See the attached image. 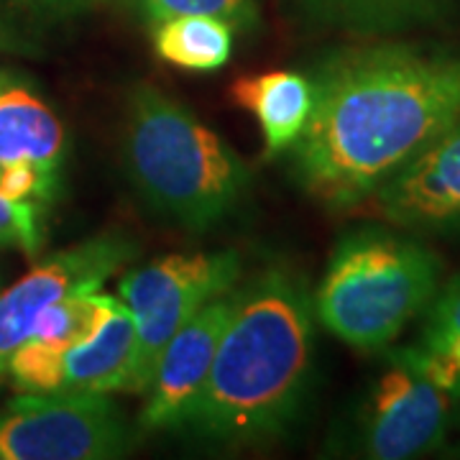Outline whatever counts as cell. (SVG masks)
<instances>
[{
    "instance_id": "9a60e30c",
    "label": "cell",
    "mask_w": 460,
    "mask_h": 460,
    "mask_svg": "<svg viewBox=\"0 0 460 460\" xmlns=\"http://www.w3.org/2000/svg\"><path fill=\"white\" fill-rule=\"evenodd\" d=\"M154 49L169 65L215 72L230 62L233 26L213 16H177L154 26Z\"/></svg>"
},
{
    "instance_id": "8992f818",
    "label": "cell",
    "mask_w": 460,
    "mask_h": 460,
    "mask_svg": "<svg viewBox=\"0 0 460 460\" xmlns=\"http://www.w3.org/2000/svg\"><path fill=\"white\" fill-rule=\"evenodd\" d=\"M131 432L111 394H23L0 417V460H111Z\"/></svg>"
},
{
    "instance_id": "7a4b0ae2",
    "label": "cell",
    "mask_w": 460,
    "mask_h": 460,
    "mask_svg": "<svg viewBox=\"0 0 460 460\" xmlns=\"http://www.w3.org/2000/svg\"><path fill=\"white\" fill-rule=\"evenodd\" d=\"M314 302L271 266L235 292V310L184 429L223 445L274 440L295 422L313 374Z\"/></svg>"
},
{
    "instance_id": "5b68a950",
    "label": "cell",
    "mask_w": 460,
    "mask_h": 460,
    "mask_svg": "<svg viewBox=\"0 0 460 460\" xmlns=\"http://www.w3.org/2000/svg\"><path fill=\"white\" fill-rule=\"evenodd\" d=\"M241 277L233 251L172 253L133 269L118 284V299L136 325V368L131 394H144L166 343L215 296L226 295Z\"/></svg>"
},
{
    "instance_id": "5bb4252c",
    "label": "cell",
    "mask_w": 460,
    "mask_h": 460,
    "mask_svg": "<svg viewBox=\"0 0 460 460\" xmlns=\"http://www.w3.org/2000/svg\"><path fill=\"white\" fill-rule=\"evenodd\" d=\"M317 26L381 36L407 31L443 16L445 0H295Z\"/></svg>"
},
{
    "instance_id": "ac0fdd59",
    "label": "cell",
    "mask_w": 460,
    "mask_h": 460,
    "mask_svg": "<svg viewBox=\"0 0 460 460\" xmlns=\"http://www.w3.org/2000/svg\"><path fill=\"white\" fill-rule=\"evenodd\" d=\"M41 241L39 217L33 202H13L0 195V248L18 246L26 253H36Z\"/></svg>"
},
{
    "instance_id": "8fae6325",
    "label": "cell",
    "mask_w": 460,
    "mask_h": 460,
    "mask_svg": "<svg viewBox=\"0 0 460 460\" xmlns=\"http://www.w3.org/2000/svg\"><path fill=\"white\" fill-rule=\"evenodd\" d=\"M136 368V325L131 313L118 299L113 313L84 343L65 350L57 361L54 392L115 394L133 386Z\"/></svg>"
},
{
    "instance_id": "3957f363",
    "label": "cell",
    "mask_w": 460,
    "mask_h": 460,
    "mask_svg": "<svg viewBox=\"0 0 460 460\" xmlns=\"http://www.w3.org/2000/svg\"><path fill=\"white\" fill-rule=\"evenodd\" d=\"M126 166L154 213L192 233L220 226L251 190L243 159L180 100L136 84L126 113Z\"/></svg>"
},
{
    "instance_id": "ba28073f",
    "label": "cell",
    "mask_w": 460,
    "mask_h": 460,
    "mask_svg": "<svg viewBox=\"0 0 460 460\" xmlns=\"http://www.w3.org/2000/svg\"><path fill=\"white\" fill-rule=\"evenodd\" d=\"M131 256L136 248L128 241L115 235L95 238L54 253L0 292V376L8 374L11 356L29 341L39 314L65 296L98 292Z\"/></svg>"
},
{
    "instance_id": "e0dca14e",
    "label": "cell",
    "mask_w": 460,
    "mask_h": 460,
    "mask_svg": "<svg viewBox=\"0 0 460 460\" xmlns=\"http://www.w3.org/2000/svg\"><path fill=\"white\" fill-rule=\"evenodd\" d=\"M148 23H162L177 16H213L233 29H251L256 23V0H136Z\"/></svg>"
},
{
    "instance_id": "30bf717a",
    "label": "cell",
    "mask_w": 460,
    "mask_h": 460,
    "mask_svg": "<svg viewBox=\"0 0 460 460\" xmlns=\"http://www.w3.org/2000/svg\"><path fill=\"white\" fill-rule=\"evenodd\" d=\"M235 310V289L215 296L166 343L146 386L138 417L144 432L184 429L213 368L215 350Z\"/></svg>"
},
{
    "instance_id": "7c38bea8",
    "label": "cell",
    "mask_w": 460,
    "mask_h": 460,
    "mask_svg": "<svg viewBox=\"0 0 460 460\" xmlns=\"http://www.w3.org/2000/svg\"><path fill=\"white\" fill-rule=\"evenodd\" d=\"M65 128L44 100L23 84L0 83V169L31 164L57 180Z\"/></svg>"
},
{
    "instance_id": "6da1fadb",
    "label": "cell",
    "mask_w": 460,
    "mask_h": 460,
    "mask_svg": "<svg viewBox=\"0 0 460 460\" xmlns=\"http://www.w3.org/2000/svg\"><path fill=\"white\" fill-rule=\"evenodd\" d=\"M296 181L335 210L361 208L460 115V54L410 44L335 51L313 77Z\"/></svg>"
},
{
    "instance_id": "277c9868",
    "label": "cell",
    "mask_w": 460,
    "mask_h": 460,
    "mask_svg": "<svg viewBox=\"0 0 460 460\" xmlns=\"http://www.w3.org/2000/svg\"><path fill=\"white\" fill-rule=\"evenodd\" d=\"M440 271V256L414 238L378 228L348 233L313 296L314 314L345 345L376 353L428 310Z\"/></svg>"
},
{
    "instance_id": "4fadbf2b",
    "label": "cell",
    "mask_w": 460,
    "mask_h": 460,
    "mask_svg": "<svg viewBox=\"0 0 460 460\" xmlns=\"http://www.w3.org/2000/svg\"><path fill=\"white\" fill-rule=\"evenodd\" d=\"M233 100L256 118L266 154L277 156L292 148L313 113V80L299 72H266L241 77L233 84Z\"/></svg>"
},
{
    "instance_id": "d6986e66",
    "label": "cell",
    "mask_w": 460,
    "mask_h": 460,
    "mask_svg": "<svg viewBox=\"0 0 460 460\" xmlns=\"http://www.w3.org/2000/svg\"><path fill=\"white\" fill-rule=\"evenodd\" d=\"M0 83H3V80H0Z\"/></svg>"
},
{
    "instance_id": "52a82bcc",
    "label": "cell",
    "mask_w": 460,
    "mask_h": 460,
    "mask_svg": "<svg viewBox=\"0 0 460 460\" xmlns=\"http://www.w3.org/2000/svg\"><path fill=\"white\" fill-rule=\"evenodd\" d=\"M456 399L425 371L414 345L394 353L363 407V456L407 460L438 450L447 438Z\"/></svg>"
},
{
    "instance_id": "9c48e42d",
    "label": "cell",
    "mask_w": 460,
    "mask_h": 460,
    "mask_svg": "<svg viewBox=\"0 0 460 460\" xmlns=\"http://www.w3.org/2000/svg\"><path fill=\"white\" fill-rule=\"evenodd\" d=\"M361 208L396 228L460 233V115Z\"/></svg>"
},
{
    "instance_id": "2e32d148",
    "label": "cell",
    "mask_w": 460,
    "mask_h": 460,
    "mask_svg": "<svg viewBox=\"0 0 460 460\" xmlns=\"http://www.w3.org/2000/svg\"><path fill=\"white\" fill-rule=\"evenodd\" d=\"M414 350L429 376L460 399V274L432 296L422 343Z\"/></svg>"
}]
</instances>
